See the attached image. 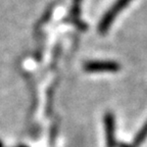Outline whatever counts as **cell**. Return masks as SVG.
<instances>
[{"instance_id":"obj_2","label":"cell","mask_w":147,"mask_h":147,"mask_svg":"<svg viewBox=\"0 0 147 147\" xmlns=\"http://www.w3.org/2000/svg\"><path fill=\"white\" fill-rule=\"evenodd\" d=\"M84 69L89 73L97 71H119L121 65L117 61L111 60H92L84 64Z\"/></svg>"},{"instance_id":"obj_3","label":"cell","mask_w":147,"mask_h":147,"mask_svg":"<svg viewBox=\"0 0 147 147\" xmlns=\"http://www.w3.org/2000/svg\"><path fill=\"white\" fill-rule=\"evenodd\" d=\"M104 129H105L106 137V146L107 147H117V140H115V119L113 113L107 111L103 117Z\"/></svg>"},{"instance_id":"obj_4","label":"cell","mask_w":147,"mask_h":147,"mask_svg":"<svg viewBox=\"0 0 147 147\" xmlns=\"http://www.w3.org/2000/svg\"><path fill=\"white\" fill-rule=\"evenodd\" d=\"M81 2H82V0H73V6H71V13H69V21L80 30L85 31L87 30V25L80 18Z\"/></svg>"},{"instance_id":"obj_7","label":"cell","mask_w":147,"mask_h":147,"mask_svg":"<svg viewBox=\"0 0 147 147\" xmlns=\"http://www.w3.org/2000/svg\"><path fill=\"white\" fill-rule=\"evenodd\" d=\"M18 147H27V146H18Z\"/></svg>"},{"instance_id":"obj_6","label":"cell","mask_w":147,"mask_h":147,"mask_svg":"<svg viewBox=\"0 0 147 147\" xmlns=\"http://www.w3.org/2000/svg\"><path fill=\"white\" fill-rule=\"evenodd\" d=\"M0 147H2V143H1V141H0Z\"/></svg>"},{"instance_id":"obj_1","label":"cell","mask_w":147,"mask_h":147,"mask_svg":"<svg viewBox=\"0 0 147 147\" xmlns=\"http://www.w3.org/2000/svg\"><path fill=\"white\" fill-rule=\"evenodd\" d=\"M131 1L132 0H117V2L110 7L109 10L104 14L103 18H101L100 23L98 25V31L100 34H105L107 32L109 27L113 24V20Z\"/></svg>"},{"instance_id":"obj_5","label":"cell","mask_w":147,"mask_h":147,"mask_svg":"<svg viewBox=\"0 0 147 147\" xmlns=\"http://www.w3.org/2000/svg\"><path fill=\"white\" fill-rule=\"evenodd\" d=\"M146 137H147V121L144 123V125L141 127V129L139 130V132L137 133V135H136L135 139H134L133 146L134 147L140 146V145L144 142V140L146 139Z\"/></svg>"}]
</instances>
